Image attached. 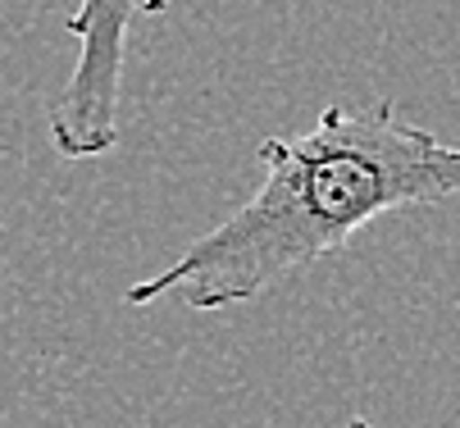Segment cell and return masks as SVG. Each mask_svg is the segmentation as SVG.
Listing matches in <instances>:
<instances>
[{"label":"cell","instance_id":"1","mask_svg":"<svg viewBox=\"0 0 460 428\" xmlns=\"http://www.w3.org/2000/svg\"><path fill=\"white\" fill-rule=\"evenodd\" d=\"M255 155L260 188L173 265L128 287V305H242L338 256L383 214L460 197V146L402 118L392 100L328 105L310 133L265 137Z\"/></svg>","mask_w":460,"mask_h":428},{"label":"cell","instance_id":"2","mask_svg":"<svg viewBox=\"0 0 460 428\" xmlns=\"http://www.w3.org/2000/svg\"><path fill=\"white\" fill-rule=\"evenodd\" d=\"M164 5L169 0H78L64 23L78 41V59L50 105V142L64 160H96L119 146L128 41L142 14H160Z\"/></svg>","mask_w":460,"mask_h":428},{"label":"cell","instance_id":"3","mask_svg":"<svg viewBox=\"0 0 460 428\" xmlns=\"http://www.w3.org/2000/svg\"><path fill=\"white\" fill-rule=\"evenodd\" d=\"M351 428H374V424H369V419H356V424H351Z\"/></svg>","mask_w":460,"mask_h":428}]
</instances>
